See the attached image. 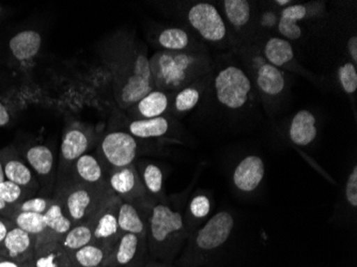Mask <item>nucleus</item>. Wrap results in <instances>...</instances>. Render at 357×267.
Returning a JSON list of instances; mask_svg holds the SVG:
<instances>
[{"instance_id":"5701e85b","label":"nucleus","mask_w":357,"mask_h":267,"mask_svg":"<svg viewBox=\"0 0 357 267\" xmlns=\"http://www.w3.org/2000/svg\"><path fill=\"white\" fill-rule=\"evenodd\" d=\"M68 181H72L82 185L91 186V188L108 186L107 176L101 162L96 154L89 153V152L80 156L74 162Z\"/></svg>"},{"instance_id":"b1692460","label":"nucleus","mask_w":357,"mask_h":267,"mask_svg":"<svg viewBox=\"0 0 357 267\" xmlns=\"http://www.w3.org/2000/svg\"><path fill=\"white\" fill-rule=\"evenodd\" d=\"M266 176L264 160L257 155L243 158L234 169L232 181L236 190L243 192H255Z\"/></svg>"},{"instance_id":"c03bdc74","label":"nucleus","mask_w":357,"mask_h":267,"mask_svg":"<svg viewBox=\"0 0 357 267\" xmlns=\"http://www.w3.org/2000/svg\"><path fill=\"white\" fill-rule=\"evenodd\" d=\"M10 214H11V206H8L7 204L0 199V215L7 217L9 218Z\"/></svg>"},{"instance_id":"a878e982","label":"nucleus","mask_w":357,"mask_h":267,"mask_svg":"<svg viewBox=\"0 0 357 267\" xmlns=\"http://www.w3.org/2000/svg\"><path fill=\"white\" fill-rule=\"evenodd\" d=\"M146 245L147 240L132 233H122L112 247L109 257L112 256V260H115L116 264L119 266H131L137 260H142L146 252Z\"/></svg>"},{"instance_id":"a19ab883","label":"nucleus","mask_w":357,"mask_h":267,"mask_svg":"<svg viewBox=\"0 0 357 267\" xmlns=\"http://www.w3.org/2000/svg\"><path fill=\"white\" fill-rule=\"evenodd\" d=\"M347 51H348L350 59L352 60L353 63L357 66V37L356 36H352L349 38L348 42H347Z\"/></svg>"},{"instance_id":"7ed1b4c3","label":"nucleus","mask_w":357,"mask_h":267,"mask_svg":"<svg viewBox=\"0 0 357 267\" xmlns=\"http://www.w3.org/2000/svg\"><path fill=\"white\" fill-rule=\"evenodd\" d=\"M232 53L250 76L257 96L266 112L268 114H272L288 92L286 72L268 63L256 44L234 48Z\"/></svg>"},{"instance_id":"c85d7f7f","label":"nucleus","mask_w":357,"mask_h":267,"mask_svg":"<svg viewBox=\"0 0 357 267\" xmlns=\"http://www.w3.org/2000/svg\"><path fill=\"white\" fill-rule=\"evenodd\" d=\"M36 243V236H30L29 233L13 226L7 233L3 244L0 245V247L5 249V254L1 256L22 262L28 256L35 254Z\"/></svg>"},{"instance_id":"20e7f679","label":"nucleus","mask_w":357,"mask_h":267,"mask_svg":"<svg viewBox=\"0 0 357 267\" xmlns=\"http://www.w3.org/2000/svg\"><path fill=\"white\" fill-rule=\"evenodd\" d=\"M180 25L192 30L206 46L234 48V42L220 10L208 1L172 3Z\"/></svg>"},{"instance_id":"f03ea898","label":"nucleus","mask_w":357,"mask_h":267,"mask_svg":"<svg viewBox=\"0 0 357 267\" xmlns=\"http://www.w3.org/2000/svg\"><path fill=\"white\" fill-rule=\"evenodd\" d=\"M154 89L178 91L214 70L210 53L156 52L149 58Z\"/></svg>"},{"instance_id":"f8f14e48","label":"nucleus","mask_w":357,"mask_h":267,"mask_svg":"<svg viewBox=\"0 0 357 267\" xmlns=\"http://www.w3.org/2000/svg\"><path fill=\"white\" fill-rule=\"evenodd\" d=\"M114 122V130H124L144 142L174 140L180 138L182 134V126L178 123V120L172 116H158L152 119L130 120L122 112L116 114Z\"/></svg>"},{"instance_id":"dca6fc26","label":"nucleus","mask_w":357,"mask_h":267,"mask_svg":"<svg viewBox=\"0 0 357 267\" xmlns=\"http://www.w3.org/2000/svg\"><path fill=\"white\" fill-rule=\"evenodd\" d=\"M255 44L268 63L282 71L294 72L304 77L310 78V74L303 69L300 63L296 61L294 46L291 42L278 36H266Z\"/></svg>"},{"instance_id":"4c0bfd02","label":"nucleus","mask_w":357,"mask_h":267,"mask_svg":"<svg viewBox=\"0 0 357 267\" xmlns=\"http://www.w3.org/2000/svg\"><path fill=\"white\" fill-rule=\"evenodd\" d=\"M53 198L50 197L35 196L31 198L26 199L20 204L11 206L12 212H28L37 213V214H43L48 210V208L53 204ZM11 215V214H10Z\"/></svg>"},{"instance_id":"e433bc0d","label":"nucleus","mask_w":357,"mask_h":267,"mask_svg":"<svg viewBox=\"0 0 357 267\" xmlns=\"http://www.w3.org/2000/svg\"><path fill=\"white\" fill-rule=\"evenodd\" d=\"M35 196V192H30L11 181L5 180L0 182V199L8 206H14Z\"/></svg>"},{"instance_id":"58836bf2","label":"nucleus","mask_w":357,"mask_h":267,"mask_svg":"<svg viewBox=\"0 0 357 267\" xmlns=\"http://www.w3.org/2000/svg\"><path fill=\"white\" fill-rule=\"evenodd\" d=\"M188 215L195 220H202L208 216L211 212V200L204 194H197L190 200L188 204Z\"/></svg>"},{"instance_id":"a18cd8bd","label":"nucleus","mask_w":357,"mask_h":267,"mask_svg":"<svg viewBox=\"0 0 357 267\" xmlns=\"http://www.w3.org/2000/svg\"><path fill=\"white\" fill-rule=\"evenodd\" d=\"M274 6H278V7H282V9H284V8L288 7V6L292 5V1H290V0H276V1H274Z\"/></svg>"},{"instance_id":"bb28decb","label":"nucleus","mask_w":357,"mask_h":267,"mask_svg":"<svg viewBox=\"0 0 357 267\" xmlns=\"http://www.w3.org/2000/svg\"><path fill=\"white\" fill-rule=\"evenodd\" d=\"M316 116L310 110L302 109L294 114L288 128L289 139L294 146H308L318 136Z\"/></svg>"},{"instance_id":"9b49d317","label":"nucleus","mask_w":357,"mask_h":267,"mask_svg":"<svg viewBox=\"0 0 357 267\" xmlns=\"http://www.w3.org/2000/svg\"><path fill=\"white\" fill-rule=\"evenodd\" d=\"M94 139L96 134L92 126L77 121L68 124L62 135L60 146L59 166L56 185L69 180L74 162L80 156L89 152L94 144Z\"/></svg>"},{"instance_id":"de8ad7c7","label":"nucleus","mask_w":357,"mask_h":267,"mask_svg":"<svg viewBox=\"0 0 357 267\" xmlns=\"http://www.w3.org/2000/svg\"><path fill=\"white\" fill-rule=\"evenodd\" d=\"M5 174H3V165H1V162H0V182H3V181H5Z\"/></svg>"},{"instance_id":"423d86ee","label":"nucleus","mask_w":357,"mask_h":267,"mask_svg":"<svg viewBox=\"0 0 357 267\" xmlns=\"http://www.w3.org/2000/svg\"><path fill=\"white\" fill-rule=\"evenodd\" d=\"M43 44V33L36 27L15 30L6 40L1 59L12 76L16 77L15 84L31 82Z\"/></svg>"},{"instance_id":"2eb2a0df","label":"nucleus","mask_w":357,"mask_h":267,"mask_svg":"<svg viewBox=\"0 0 357 267\" xmlns=\"http://www.w3.org/2000/svg\"><path fill=\"white\" fill-rule=\"evenodd\" d=\"M234 218L231 213L220 211L195 233L192 246L200 252H212L222 247L231 236Z\"/></svg>"},{"instance_id":"4be33fe9","label":"nucleus","mask_w":357,"mask_h":267,"mask_svg":"<svg viewBox=\"0 0 357 267\" xmlns=\"http://www.w3.org/2000/svg\"><path fill=\"white\" fill-rule=\"evenodd\" d=\"M212 77L213 72L174 92L170 116L178 120V118L190 114L192 109L197 107L202 98L206 96L210 89Z\"/></svg>"},{"instance_id":"6ab92c4d","label":"nucleus","mask_w":357,"mask_h":267,"mask_svg":"<svg viewBox=\"0 0 357 267\" xmlns=\"http://www.w3.org/2000/svg\"><path fill=\"white\" fill-rule=\"evenodd\" d=\"M0 162L3 165L6 180L37 194L41 188L39 181L17 148L9 146L0 150Z\"/></svg>"},{"instance_id":"f257e3e1","label":"nucleus","mask_w":357,"mask_h":267,"mask_svg":"<svg viewBox=\"0 0 357 267\" xmlns=\"http://www.w3.org/2000/svg\"><path fill=\"white\" fill-rule=\"evenodd\" d=\"M100 56L109 75L114 101L122 112L154 89L147 46L135 32H112L103 40Z\"/></svg>"},{"instance_id":"9d476101","label":"nucleus","mask_w":357,"mask_h":267,"mask_svg":"<svg viewBox=\"0 0 357 267\" xmlns=\"http://www.w3.org/2000/svg\"><path fill=\"white\" fill-rule=\"evenodd\" d=\"M146 37L156 52L208 53V46L183 25L151 23L147 28Z\"/></svg>"},{"instance_id":"37998d69","label":"nucleus","mask_w":357,"mask_h":267,"mask_svg":"<svg viewBox=\"0 0 357 267\" xmlns=\"http://www.w3.org/2000/svg\"><path fill=\"white\" fill-rule=\"evenodd\" d=\"M0 267H24L21 262L17 261L11 260L0 254Z\"/></svg>"},{"instance_id":"aec40b11","label":"nucleus","mask_w":357,"mask_h":267,"mask_svg":"<svg viewBox=\"0 0 357 267\" xmlns=\"http://www.w3.org/2000/svg\"><path fill=\"white\" fill-rule=\"evenodd\" d=\"M119 197L114 196L92 218L93 242L112 249L121 236L118 224Z\"/></svg>"},{"instance_id":"49530a36","label":"nucleus","mask_w":357,"mask_h":267,"mask_svg":"<svg viewBox=\"0 0 357 267\" xmlns=\"http://www.w3.org/2000/svg\"><path fill=\"white\" fill-rule=\"evenodd\" d=\"M6 15H7V11H6L5 7H3V3H0V23L3 21Z\"/></svg>"},{"instance_id":"ddd939ff","label":"nucleus","mask_w":357,"mask_h":267,"mask_svg":"<svg viewBox=\"0 0 357 267\" xmlns=\"http://www.w3.org/2000/svg\"><path fill=\"white\" fill-rule=\"evenodd\" d=\"M107 183L121 201L131 202L142 208H150L155 202L148 196L135 164L109 172Z\"/></svg>"},{"instance_id":"412c9836","label":"nucleus","mask_w":357,"mask_h":267,"mask_svg":"<svg viewBox=\"0 0 357 267\" xmlns=\"http://www.w3.org/2000/svg\"><path fill=\"white\" fill-rule=\"evenodd\" d=\"M174 94L163 90L152 89L142 96L123 114L130 120H144L170 116Z\"/></svg>"},{"instance_id":"4468645a","label":"nucleus","mask_w":357,"mask_h":267,"mask_svg":"<svg viewBox=\"0 0 357 267\" xmlns=\"http://www.w3.org/2000/svg\"><path fill=\"white\" fill-rule=\"evenodd\" d=\"M222 17L229 28L234 48L238 47L241 37H246V45H250V38L255 33L254 12L252 3L248 0H224L220 3Z\"/></svg>"},{"instance_id":"0eeeda50","label":"nucleus","mask_w":357,"mask_h":267,"mask_svg":"<svg viewBox=\"0 0 357 267\" xmlns=\"http://www.w3.org/2000/svg\"><path fill=\"white\" fill-rule=\"evenodd\" d=\"M114 196L115 192L109 185L91 188L68 181L56 185L53 199L62 206L74 226L92 220Z\"/></svg>"},{"instance_id":"7c9ffc66","label":"nucleus","mask_w":357,"mask_h":267,"mask_svg":"<svg viewBox=\"0 0 357 267\" xmlns=\"http://www.w3.org/2000/svg\"><path fill=\"white\" fill-rule=\"evenodd\" d=\"M44 220L46 224L45 232L37 238L60 241L73 227L69 217L66 215L63 208L56 200H54L51 206L44 213Z\"/></svg>"},{"instance_id":"ea45409f","label":"nucleus","mask_w":357,"mask_h":267,"mask_svg":"<svg viewBox=\"0 0 357 267\" xmlns=\"http://www.w3.org/2000/svg\"><path fill=\"white\" fill-rule=\"evenodd\" d=\"M346 198L352 208H357V166L353 167L346 184Z\"/></svg>"},{"instance_id":"393cba45","label":"nucleus","mask_w":357,"mask_h":267,"mask_svg":"<svg viewBox=\"0 0 357 267\" xmlns=\"http://www.w3.org/2000/svg\"><path fill=\"white\" fill-rule=\"evenodd\" d=\"M150 208H142L131 202H120L119 210H118V224H119L121 234L132 233L147 240Z\"/></svg>"},{"instance_id":"f3484780","label":"nucleus","mask_w":357,"mask_h":267,"mask_svg":"<svg viewBox=\"0 0 357 267\" xmlns=\"http://www.w3.org/2000/svg\"><path fill=\"white\" fill-rule=\"evenodd\" d=\"M42 92L31 82L15 84L12 89L0 96V128L9 125L20 112L30 104L37 103Z\"/></svg>"},{"instance_id":"39448f33","label":"nucleus","mask_w":357,"mask_h":267,"mask_svg":"<svg viewBox=\"0 0 357 267\" xmlns=\"http://www.w3.org/2000/svg\"><path fill=\"white\" fill-rule=\"evenodd\" d=\"M210 89H213L218 105L229 112L248 110L256 106L259 100L252 80L240 62L214 64Z\"/></svg>"},{"instance_id":"c756f323","label":"nucleus","mask_w":357,"mask_h":267,"mask_svg":"<svg viewBox=\"0 0 357 267\" xmlns=\"http://www.w3.org/2000/svg\"><path fill=\"white\" fill-rule=\"evenodd\" d=\"M307 6L301 3L280 10L276 27L280 38L289 42L300 40L303 37V30L298 23L307 19Z\"/></svg>"},{"instance_id":"a211bd4d","label":"nucleus","mask_w":357,"mask_h":267,"mask_svg":"<svg viewBox=\"0 0 357 267\" xmlns=\"http://www.w3.org/2000/svg\"><path fill=\"white\" fill-rule=\"evenodd\" d=\"M20 153L37 176L40 186L44 188L45 194L55 190L57 174L52 148L45 144H36L28 146Z\"/></svg>"},{"instance_id":"2f4dec72","label":"nucleus","mask_w":357,"mask_h":267,"mask_svg":"<svg viewBox=\"0 0 357 267\" xmlns=\"http://www.w3.org/2000/svg\"><path fill=\"white\" fill-rule=\"evenodd\" d=\"M142 184L147 190L148 196L155 202H165L164 192V172L158 165L153 162L135 164Z\"/></svg>"},{"instance_id":"79ce46f5","label":"nucleus","mask_w":357,"mask_h":267,"mask_svg":"<svg viewBox=\"0 0 357 267\" xmlns=\"http://www.w3.org/2000/svg\"><path fill=\"white\" fill-rule=\"evenodd\" d=\"M13 226V222L9 218L0 215V245L3 244L7 233L9 232L10 229Z\"/></svg>"},{"instance_id":"1a4fd4ad","label":"nucleus","mask_w":357,"mask_h":267,"mask_svg":"<svg viewBox=\"0 0 357 267\" xmlns=\"http://www.w3.org/2000/svg\"><path fill=\"white\" fill-rule=\"evenodd\" d=\"M146 142L124 130H112L104 132L98 140L96 154L107 176L114 170L135 164Z\"/></svg>"},{"instance_id":"cd10ccee","label":"nucleus","mask_w":357,"mask_h":267,"mask_svg":"<svg viewBox=\"0 0 357 267\" xmlns=\"http://www.w3.org/2000/svg\"><path fill=\"white\" fill-rule=\"evenodd\" d=\"M35 267H74L71 254L59 241L37 238Z\"/></svg>"},{"instance_id":"f704fd0d","label":"nucleus","mask_w":357,"mask_h":267,"mask_svg":"<svg viewBox=\"0 0 357 267\" xmlns=\"http://www.w3.org/2000/svg\"><path fill=\"white\" fill-rule=\"evenodd\" d=\"M9 220L13 222L14 226L22 229L30 236H41L45 232L46 224L43 214L28 212H12Z\"/></svg>"},{"instance_id":"09e8293b","label":"nucleus","mask_w":357,"mask_h":267,"mask_svg":"<svg viewBox=\"0 0 357 267\" xmlns=\"http://www.w3.org/2000/svg\"><path fill=\"white\" fill-rule=\"evenodd\" d=\"M160 267H165V266H160Z\"/></svg>"},{"instance_id":"473e14b6","label":"nucleus","mask_w":357,"mask_h":267,"mask_svg":"<svg viewBox=\"0 0 357 267\" xmlns=\"http://www.w3.org/2000/svg\"><path fill=\"white\" fill-rule=\"evenodd\" d=\"M110 252L108 247L92 242L70 254L74 267H101L109 259Z\"/></svg>"},{"instance_id":"c9c22d12","label":"nucleus","mask_w":357,"mask_h":267,"mask_svg":"<svg viewBox=\"0 0 357 267\" xmlns=\"http://www.w3.org/2000/svg\"><path fill=\"white\" fill-rule=\"evenodd\" d=\"M337 78L342 91L350 98H355L357 91V66L352 61L344 62L337 70Z\"/></svg>"},{"instance_id":"6e6552de","label":"nucleus","mask_w":357,"mask_h":267,"mask_svg":"<svg viewBox=\"0 0 357 267\" xmlns=\"http://www.w3.org/2000/svg\"><path fill=\"white\" fill-rule=\"evenodd\" d=\"M183 214L174 211L167 202H154L148 217L150 248L158 254H172L180 248L188 238Z\"/></svg>"},{"instance_id":"72a5a7b5","label":"nucleus","mask_w":357,"mask_h":267,"mask_svg":"<svg viewBox=\"0 0 357 267\" xmlns=\"http://www.w3.org/2000/svg\"><path fill=\"white\" fill-rule=\"evenodd\" d=\"M92 242H93V229H92L91 220L74 224L71 230L59 241L60 245L70 254Z\"/></svg>"}]
</instances>
